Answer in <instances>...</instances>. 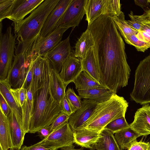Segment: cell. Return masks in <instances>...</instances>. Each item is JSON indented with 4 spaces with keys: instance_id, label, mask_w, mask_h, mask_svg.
Wrapping results in <instances>:
<instances>
[{
    "instance_id": "e0dca14e",
    "label": "cell",
    "mask_w": 150,
    "mask_h": 150,
    "mask_svg": "<svg viewBox=\"0 0 150 150\" xmlns=\"http://www.w3.org/2000/svg\"><path fill=\"white\" fill-rule=\"evenodd\" d=\"M130 127L141 136L150 134V105H144L135 113L134 120Z\"/></svg>"
},
{
    "instance_id": "d6a6232c",
    "label": "cell",
    "mask_w": 150,
    "mask_h": 150,
    "mask_svg": "<svg viewBox=\"0 0 150 150\" xmlns=\"http://www.w3.org/2000/svg\"><path fill=\"white\" fill-rule=\"evenodd\" d=\"M135 34L127 36L124 38L126 43L134 46L137 50L144 52L150 48V45L140 40L136 36Z\"/></svg>"
},
{
    "instance_id": "f1b7e54d",
    "label": "cell",
    "mask_w": 150,
    "mask_h": 150,
    "mask_svg": "<svg viewBox=\"0 0 150 150\" xmlns=\"http://www.w3.org/2000/svg\"><path fill=\"white\" fill-rule=\"evenodd\" d=\"M0 150H8L13 147L8 117L0 109Z\"/></svg>"
},
{
    "instance_id": "836d02e7",
    "label": "cell",
    "mask_w": 150,
    "mask_h": 150,
    "mask_svg": "<svg viewBox=\"0 0 150 150\" xmlns=\"http://www.w3.org/2000/svg\"><path fill=\"white\" fill-rule=\"evenodd\" d=\"M129 127L125 117L116 119L108 123L104 128L111 131L114 134Z\"/></svg>"
},
{
    "instance_id": "7c38bea8",
    "label": "cell",
    "mask_w": 150,
    "mask_h": 150,
    "mask_svg": "<svg viewBox=\"0 0 150 150\" xmlns=\"http://www.w3.org/2000/svg\"><path fill=\"white\" fill-rule=\"evenodd\" d=\"M72 52L69 35L44 57L49 60L52 67L59 73L63 64Z\"/></svg>"
},
{
    "instance_id": "d6986e66",
    "label": "cell",
    "mask_w": 150,
    "mask_h": 150,
    "mask_svg": "<svg viewBox=\"0 0 150 150\" xmlns=\"http://www.w3.org/2000/svg\"><path fill=\"white\" fill-rule=\"evenodd\" d=\"M50 88L53 98L61 105L65 96L66 87L59 73L50 65Z\"/></svg>"
},
{
    "instance_id": "d4e9b609",
    "label": "cell",
    "mask_w": 150,
    "mask_h": 150,
    "mask_svg": "<svg viewBox=\"0 0 150 150\" xmlns=\"http://www.w3.org/2000/svg\"><path fill=\"white\" fill-rule=\"evenodd\" d=\"M32 54L34 58L33 74L30 86L32 93L34 95L43 81L45 58Z\"/></svg>"
},
{
    "instance_id": "8992f818",
    "label": "cell",
    "mask_w": 150,
    "mask_h": 150,
    "mask_svg": "<svg viewBox=\"0 0 150 150\" xmlns=\"http://www.w3.org/2000/svg\"><path fill=\"white\" fill-rule=\"evenodd\" d=\"M16 39L10 26L4 33L0 31V80L6 79L12 66L16 49Z\"/></svg>"
},
{
    "instance_id": "9a60e30c",
    "label": "cell",
    "mask_w": 150,
    "mask_h": 150,
    "mask_svg": "<svg viewBox=\"0 0 150 150\" xmlns=\"http://www.w3.org/2000/svg\"><path fill=\"white\" fill-rule=\"evenodd\" d=\"M72 0H59L47 17L37 38H45L52 33Z\"/></svg>"
},
{
    "instance_id": "c3c4849f",
    "label": "cell",
    "mask_w": 150,
    "mask_h": 150,
    "mask_svg": "<svg viewBox=\"0 0 150 150\" xmlns=\"http://www.w3.org/2000/svg\"><path fill=\"white\" fill-rule=\"evenodd\" d=\"M142 15L145 17L150 19V8L149 10L144 12Z\"/></svg>"
},
{
    "instance_id": "681fc988",
    "label": "cell",
    "mask_w": 150,
    "mask_h": 150,
    "mask_svg": "<svg viewBox=\"0 0 150 150\" xmlns=\"http://www.w3.org/2000/svg\"><path fill=\"white\" fill-rule=\"evenodd\" d=\"M8 150H21V149L16 147H13L9 149Z\"/></svg>"
},
{
    "instance_id": "e575fe53",
    "label": "cell",
    "mask_w": 150,
    "mask_h": 150,
    "mask_svg": "<svg viewBox=\"0 0 150 150\" xmlns=\"http://www.w3.org/2000/svg\"><path fill=\"white\" fill-rule=\"evenodd\" d=\"M65 96L71 105L76 110L81 105V98L77 95L73 88H69L65 91Z\"/></svg>"
},
{
    "instance_id": "f35d334b",
    "label": "cell",
    "mask_w": 150,
    "mask_h": 150,
    "mask_svg": "<svg viewBox=\"0 0 150 150\" xmlns=\"http://www.w3.org/2000/svg\"><path fill=\"white\" fill-rule=\"evenodd\" d=\"M69 116L62 113H60L50 125L51 130H54L68 123Z\"/></svg>"
},
{
    "instance_id": "9c48e42d",
    "label": "cell",
    "mask_w": 150,
    "mask_h": 150,
    "mask_svg": "<svg viewBox=\"0 0 150 150\" xmlns=\"http://www.w3.org/2000/svg\"><path fill=\"white\" fill-rule=\"evenodd\" d=\"M6 79L11 87H21L25 80L31 57L28 52L15 53Z\"/></svg>"
},
{
    "instance_id": "ba28073f",
    "label": "cell",
    "mask_w": 150,
    "mask_h": 150,
    "mask_svg": "<svg viewBox=\"0 0 150 150\" xmlns=\"http://www.w3.org/2000/svg\"><path fill=\"white\" fill-rule=\"evenodd\" d=\"M74 143L73 132L67 123L54 130L47 137L36 144L50 150H57L65 147L74 148Z\"/></svg>"
},
{
    "instance_id": "bcb514c9",
    "label": "cell",
    "mask_w": 150,
    "mask_h": 150,
    "mask_svg": "<svg viewBox=\"0 0 150 150\" xmlns=\"http://www.w3.org/2000/svg\"><path fill=\"white\" fill-rule=\"evenodd\" d=\"M28 150H50L43 146L35 144L27 147Z\"/></svg>"
},
{
    "instance_id": "816d5d0a",
    "label": "cell",
    "mask_w": 150,
    "mask_h": 150,
    "mask_svg": "<svg viewBox=\"0 0 150 150\" xmlns=\"http://www.w3.org/2000/svg\"><path fill=\"white\" fill-rule=\"evenodd\" d=\"M90 149V150H95L94 149H93L92 148Z\"/></svg>"
},
{
    "instance_id": "7a4b0ae2",
    "label": "cell",
    "mask_w": 150,
    "mask_h": 150,
    "mask_svg": "<svg viewBox=\"0 0 150 150\" xmlns=\"http://www.w3.org/2000/svg\"><path fill=\"white\" fill-rule=\"evenodd\" d=\"M50 64L45 58L43 81L33 95L34 110L29 133H35L41 129L50 126L62 110L61 105L53 98L50 88Z\"/></svg>"
},
{
    "instance_id": "8fae6325",
    "label": "cell",
    "mask_w": 150,
    "mask_h": 150,
    "mask_svg": "<svg viewBox=\"0 0 150 150\" xmlns=\"http://www.w3.org/2000/svg\"><path fill=\"white\" fill-rule=\"evenodd\" d=\"M69 28L59 27L47 36L37 39L32 48V54L42 57L45 56L62 41L63 34Z\"/></svg>"
},
{
    "instance_id": "ee69618b",
    "label": "cell",
    "mask_w": 150,
    "mask_h": 150,
    "mask_svg": "<svg viewBox=\"0 0 150 150\" xmlns=\"http://www.w3.org/2000/svg\"><path fill=\"white\" fill-rule=\"evenodd\" d=\"M53 131L51 130L50 126L43 127L38 132V136L40 139H43L47 137Z\"/></svg>"
},
{
    "instance_id": "6da1fadb",
    "label": "cell",
    "mask_w": 150,
    "mask_h": 150,
    "mask_svg": "<svg viewBox=\"0 0 150 150\" xmlns=\"http://www.w3.org/2000/svg\"><path fill=\"white\" fill-rule=\"evenodd\" d=\"M87 28L94 39L95 57L100 71V83L116 93L127 85L131 71L124 42L109 15L100 16Z\"/></svg>"
},
{
    "instance_id": "3957f363",
    "label": "cell",
    "mask_w": 150,
    "mask_h": 150,
    "mask_svg": "<svg viewBox=\"0 0 150 150\" xmlns=\"http://www.w3.org/2000/svg\"><path fill=\"white\" fill-rule=\"evenodd\" d=\"M59 0H45L25 19L12 25L18 41L15 53L30 50L39 37L48 15Z\"/></svg>"
},
{
    "instance_id": "83f0119b",
    "label": "cell",
    "mask_w": 150,
    "mask_h": 150,
    "mask_svg": "<svg viewBox=\"0 0 150 150\" xmlns=\"http://www.w3.org/2000/svg\"><path fill=\"white\" fill-rule=\"evenodd\" d=\"M115 139L121 150L128 149L132 143L141 136L130 126L115 134Z\"/></svg>"
},
{
    "instance_id": "4fadbf2b",
    "label": "cell",
    "mask_w": 150,
    "mask_h": 150,
    "mask_svg": "<svg viewBox=\"0 0 150 150\" xmlns=\"http://www.w3.org/2000/svg\"><path fill=\"white\" fill-rule=\"evenodd\" d=\"M98 103L94 100L83 99L81 108L69 116L68 123L73 132L81 129L86 124Z\"/></svg>"
},
{
    "instance_id": "b9f144b4",
    "label": "cell",
    "mask_w": 150,
    "mask_h": 150,
    "mask_svg": "<svg viewBox=\"0 0 150 150\" xmlns=\"http://www.w3.org/2000/svg\"><path fill=\"white\" fill-rule=\"evenodd\" d=\"M61 105L62 108L61 113L65 114L69 116L76 110L69 103L65 95L62 100Z\"/></svg>"
},
{
    "instance_id": "ab89813d",
    "label": "cell",
    "mask_w": 150,
    "mask_h": 150,
    "mask_svg": "<svg viewBox=\"0 0 150 150\" xmlns=\"http://www.w3.org/2000/svg\"><path fill=\"white\" fill-rule=\"evenodd\" d=\"M14 0H0V21L5 19V16L13 4Z\"/></svg>"
},
{
    "instance_id": "7dc6e473",
    "label": "cell",
    "mask_w": 150,
    "mask_h": 150,
    "mask_svg": "<svg viewBox=\"0 0 150 150\" xmlns=\"http://www.w3.org/2000/svg\"><path fill=\"white\" fill-rule=\"evenodd\" d=\"M60 150H84L83 147H81L79 149H75L74 148L69 147H65L60 149Z\"/></svg>"
},
{
    "instance_id": "52a82bcc",
    "label": "cell",
    "mask_w": 150,
    "mask_h": 150,
    "mask_svg": "<svg viewBox=\"0 0 150 150\" xmlns=\"http://www.w3.org/2000/svg\"><path fill=\"white\" fill-rule=\"evenodd\" d=\"M84 8L88 25L101 15L118 16L121 12L119 0H86Z\"/></svg>"
},
{
    "instance_id": "4dcf8cb0",
    "label": "cell",
    "mask_w": 150,
    "mask_h": 150,
    "mask_svg": "<svg viewBox=\"0 0 150 150\" xmlns=\"http://www.w3.org/2000/svg\"><path fill=\"white\" fill-rule=\"evenodd\" d=\"M121 35L124 38L132 34H137L138 32L131 28L125 19L124 13L122 11L118 16H110Z\"/></svg>"
},
{
    "instance_id": "74e56055",
    "label": "cell",
    "mask_w": 150,
    "mask_h": 150,
    "mask_svg": "<svg viewBox=\"0 0 150 150\" xmlns=\"http://www.w3.org/2000/svg\"><path fill=\"white\" fill-rule=\"evenodd\" d=\"M34 58L32 54V57L28 67L25 78L21 87L26 90L30 86L33 77Z\"/></svg>"
},
{
    "instance_id": "7bdbcfd3",
    "label": "cell",
    "mask_w": 150,
    "mask_h": 150,
    "mask_svg": "<svg viewBox=\"0 0 150 150\" xmlns=\"http://www.w3.org/2000/svg\"><path fill=\"white\" fill-rule=\"evenodd\" d=\"M0 109L2 110L5 115L7 117L9 115L11 111L6 100L0 93Z\"/></svg>"
},
{
    "instance_id": "ffe728a7",
    "label": "cell",
    "mask_w": 150,
    "mask_h": 150,
    "mask_svg": "<svg viewBox=\"0 0 150 150\" xmlns=\"http://www.w3.org/2000/svg\"><path fill=\"white\" fill-rule=\"evenodd\" d=\"M81 60L83 71L86 72L100 84V69L96 59L94 47L90 49L85 57Z\"/></svg>"
},
{
    "instance_id": "44dd1931",
    "label": "cell",
    "mask_w": 150,
    "mask_h": 150,
    "mask_svg": "<svg viewBox=\"0 0 150 150\" xmlns=\"http://www.w3.org/2000/svg\"><path fill=\"white\" fill-rule=\"evenodd\" d=\"M91 147L95 150H121L116 142L114 134L105 129L100 131L99 137Z\"/></svg>"
},
{
    "instance_id": "603a6c76",
    "label": "cell",
    "mask_w": 150,
    "mask_h": 150,
    "mask_svg": "<svg viewBox=\"0 0 150 150\" xmlns=\"http://www.w3.org/2000/svg\"><path fill=\"white\" fill-rule=\"evenodd\" d=\"M95 45L93 37L88 28L83 32L77 42L75 47V56L82 59L85 57L90 49Z\"/></svg>"
},
{
    "instance_id": "277c9868",
    "label": "cell",
    "mask_w": 150,
    "mask_h": 150,
    "mask_svg": "<svg viewBox=\"0 0 150 150\" xmlns=\"http://www.w3.org/2000/svg\"><path fill=\"white\" fill-rule=\"evenodd\" d=\"M128 106L123 97L114 93L109 99L98 103L89 120L80 129L100 132L111 121L125 117Z\"/></svg>"
},
{
    "instance_id": "4316f807",
    "label": "cell",
    "mask_w": 150,
    "mask_h": 150,
    "mask_svg": "<svg viewBox=\"0 0 150 150\" xmlns=\"http://www.w3.org/2000/svg\"><path fill=\"white\" fill-rule=\"evenodd\" d=\"M8 117L13 146L21 149L23 144L25 134L15 116L12 111Z\"/></svg>"
},
{
    "instance_id": "5b68a950",
    "label": "cell",
    "mask_w": 150,
    "mask_h": 150,
    "mask_svg": "<svg viewBox=\"0 0 150 150\" xmlns=\"http://www.w3.org/2000/svg\"><path fill=\"white\" fill-rule=\"evenodd\" d=\"M131 98L137 103H150V54L141 61L135 71Z\"/></svg>"
},
{
    "instance_id": "8d00e7d4",
    "label": "cell",
    "mask_w": 150,
    "mask_h": 150,
    "mask_svg": "<svg viewBox=\"0 0 150 150\" xmlns=\"http://www.w3.org/2000/svg\"><path fill=\"white\" fill-rule=\"evenodd\" d=\"M130 18L126 21L128 25L133 29L137 32L139 31L141 28L142 19L140 16L134 15L132 11L128 14Z\"/></svg>"
},
{
    "instance_id": "cb8c5ba5",
    "label": "cell",
    "mask_w": 150,
    "mask_h": 150,
    "mask_svg": "<svg viewBox=\"0 0 150 150\" xmlns=\"http://www.w3.org/2000/svg\"><path fill=\"white\" fill-rule=\"evenodd\" d=\"M77 91L81 98L94 100L98 103L108 100L113 94L115 93L105 87L96 88Z\"/></svg>"
},
{
    "instance_id": "30bf717a",
    "label": "cell",
    "mask_w": 150,
    "mask_h": 150,
    "mask_svg": "<svg viewBox=\"0 0 150 150\" xmlns=\"http://www.w3.org/2000/svg\"><path fill=\"white\" fill-rule=\"evenodd\" d=\"M86 0H72L57 23L55 29L62 27H72L73 29L78 26L85 14Z\"/></svg>"
},
{
    "instance_id": "f907efd6",
    "label": "cell",
    "mask_w": 150,
    "mask_h": 150,
    "mask_svg": "<svg viewBox=\"0 0 150 150\" xmlns=\"http://www.w3.org/2000/svg\"><path fill=\"white\" fill-rule=\"evenodd\" d=\"M27 147V146H22L21 148V150H28Z\"/></svg>"
},
{
    "instance_id": "f546056e",
    "label": "cell",
    "mask_w": 150,
    "mask_h": 150,
    "mask_svg": "<svg viewBox=\"0 0 150 150\" xmlns=\"http://www.w3.org/2000/svg\"><path fill=\"white\" fill-rule=\"evenodd\" d=\"M73 82L74 83L77 91L96 88H105L84 71L81 72Z\"/></svg>"
},
{
    "instance_id": "7402d4cb",
    "label": "cell",
    "mask_w": 150,
    "mask_h": 150,
    "mask_svg": "<svg viewBox=\"0 0 150 150\" xmlns=\"http://www.w3.org/2000/svg\"><path fill=\"white\" fill-rule=\"evenodd\" d=\"M73 132L74 143L81 147L89 149L100 136V132L86 129H78Z\"/></svg>"
},
{
    "instance_id": "2e32d148",
    "label": "cell",
    "mask_w": 150,
    "mask_h": 150,
    "mask_svg": "<svg viewBox=\"0 0 150 150\" xmlns=\"http://www.w3.org/2000/svg\"><path fill=\"white\" fill-rule=\"evenodd\" d=\"M83 71L80 59L75 56L72 52L63 65L59 75L66 87Z\"/></svg>"
},
{
    "instance_id": "ac0fdd59",
    "label": "cell",
    "mask_w": 150,
    "mask_h": 150,
    "mask_svg": "<svg viewBox=\"0 0 150 150\" xmlns=\"http://www.w3.org/2000/svg\"><path fill=\"white\" fill-rule=\"evenodd\" d=\"M11 87L6 78L4 80H0V93L6 100L22 128V114L21 108L18 104L10 91V89Z\"/></svg>"
},
{
    "instance_id": "1f68e13d",
    "label": "cell",
    "mask_w": 150,
    "mask_h": 150,
    "mask_svg": "<svg viewBox=\"0 0 150 150\" xmlns=\"http://www.w3.org/2000/svg\"><path fill=\"white\" fill-rule=\"evenodd\" d=\"M140 16L142 27L137 34V37L140 40L150 45V19L143 15Z\"/></svg>"
},
{
    "instance_id": "484cf974",
    "label": "cell",
    "mask_w": 150,
    "mask_h": 150,
    "mask_svg": "<svg viewBox=\"0 0 150 150\" xmlns=\"http://www.w3.org/2000/svg\"><path fill=\"white\" fill-rule=\"evenodd\" d=\"M34 105L33 95L31 86L27 90V97L23 106L21 107L22 114V128L25 134L29 133L30 119L32 115Z\"/></svg>"
},
{
    "instance_id": "5bb4252c",
    "label": "cell",
    "mask_w": 150,
    "mask_h": 150,
    "mask_svg": "<svg viewBox=\"0 0 150 150\" xmlns=\"http://www.w3.org/2000/svg\"><path fill=\"white\" fill-rule=\"evenodd\" d=\"M44 0H14L5 18L20 22L39 6Z\"/></svg>"
},
{
    "instance_id": "d590c367",
    "label": "cell",
    "mask_w": 150,
    "mask_h": 150,
    "mask_svg": "<svg viewBox=\"0 0 150 150\" xmlns=\"http://www.w3.org/2000/svg\"><path fill=\"white\" fill-rule=\"evenodd\" d=\"M10 91L19 106L21 108L27 97V90L21 87L18 88H10Z\"/></svg>"
},
{
    "instance_id": "60d3db41",
    "label": "cell",
    "mask_w": 150,
    "mask_h": 150,
    "mask_svg": "<svg viewBox=\"0 0 150 150\" xmlns=\"http://www.w3.org/2000/svg\"><path fill=\"white\" fill-rule=\"evenodd\" d=\"M142 140L143 138L139 142L135 140L128 150H150V142H144Z\"/></svg>"
},
{
    "instance_id": "f6af8a7d",
    "label": "cell",
    "mask_w": 150,
    "mask_h": 150,
    "mask_svg": "<svg viewBox=\"0 0 150 150\" xmlns=\"http://www.w3.org/2000/svg\"><path fill=\"white\" fill-rule=\"evenodd\" d=\"M135 4L141 7L145 12L149 10L150 0H134Z\"/></svg>"
}]
</instances>
